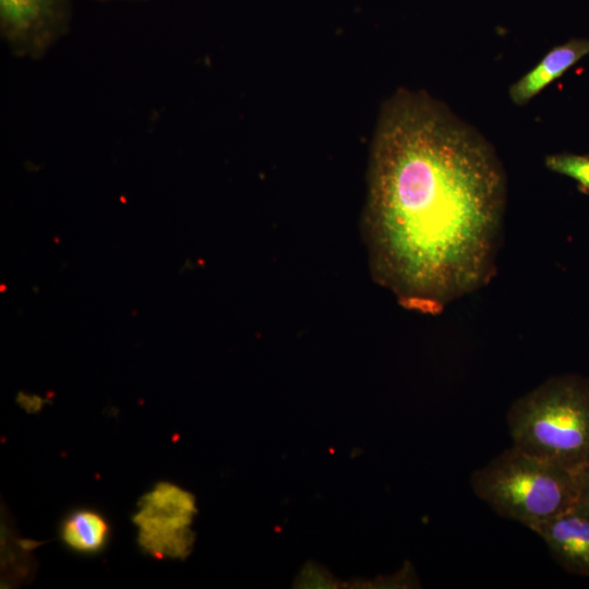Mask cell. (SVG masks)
I'll return each instance as SVG.
<instances>
[{
    "instance_id": "obj_2",
    "label": "cell",
    "mask_w": 589,
    "mask_h": 589,
    "mask_svg": "<svg viewBox=\"0 0 589 589\" xmlns=\"http://www.w3.org/2000/svg\"><path fill=\"white\" fill-rule=\"evenodd\" d=\"M513 446L577 471L589 465V378L554 375L513 402Z\"/></svg>"
},
{
    "instance_id": "obj_1",
    "label": "cell",
    "mask_w": 589,
    "mask_h": 589,
    "mask_svg": "<svg viewBox=\"0 0 589 589\" xmlns=\"http://www.w3.org/2000/svg\"><path fill=\"white\" fill-rule=\"evenodd\" d=\"M506 176L493 147L443 103L399 89L374 132L363 211L373 277L435 315L495 276Z\"/></svg>"
},
{
    "instance_id": "obj_10",
    "label": "cell",
    "mask_w": 589,
    "mask_h": 589,
    "mask_svg": "<svg viewBox=\"0 0 589 589\" xmlns=\"http://www.w3.org/2000/svg\"><path fill=\"white\" fill-rule=\"evenodd\" d=\"M577 501L575 508L589 516V465L576 471Z\"/></svg>"
},
{
    "instance_id": "obj_7",
    "label": "cell",
    "mask_w": 589,
    "mask_h": 589,
    "mask_svg": "<svg viewBox=\"0 0 589 589\" xmlns=\"http://www.w3.org/2000/svg\"><path fill=\"white\" fill-rule=\"evenodd\" d=\"M588 55L589 38H572L553 47L530 71L509 87L510 100L517 106L528 104Z\"/></svg>"
},
{
    "instance_id": "obj_6",
    "label": "cell",
    "mask_w": 589,
    "mask_h": 589,
    "mask_svg": "<svg viewBox=\"0 0 589 589\" xmlns=\"http://www.w3.org/2000/svg\"><path fill=\"white\" fill-rule=\"evenodd\" d=\"M528 528L548 545L567 572L589 576V516L575 507Z\"/></svg>"
},
{
    "instance_id": "obj_9",
    "label": "cell",
    "mask_w": 589,
    "mask_h": 589,
    "mask_svg": "<svg viewBox=\"0 0 589 589\" xmlns=\"http://www.w3.org/2000/svg\"><path fill=\"white\" fill-rule=\"evenodd\" d=\"M545 167L558 175L568 177L577 182L582 192H589V156L572 153L548 155Z\"/></svg>"
},
{
    "instance_id": "obj_3",
    "label": "cell",
    "mask_w": 589,
    "mask_h": 589,
    "mask_svg": "<svg viewBox=\"0 0 589 589\" xmlns=\"http://www.w3.org/2000/svg\"><path fill=\"white\" fill-rule=\"evenodd\" d=\"M470 482L495 513L526 527L574 508L577 501L576 471L516 446L476 470Z\"/></svg>"
},
{
    "instance_id": "obj_5",
    "label": "cell",
    "mask_w": 589,
    "mask_h": 589,
    "mask_svg": "<svg viewBox=\"0 0 589 589\" xmlns=\"http://www.w3.org/2000/svg\"><path fill=\"white\" fill-rule=\"evenodd\" d=\"M70 0H0V29L11 53L37 60L65 34Z\"/></svg>"
},
{
    "instance_id": "obj_4",
    "label": "cell",
    "mask_w": 589,
    "mask_h": 589,
    "mask_svg": "<svg viewBox=\"0 0 589 589\" xmlns=\"http://www.w3.org/2000/svg\"><path fill=\"white\" fill-rule=\"evenodd\" d=\"M197 513L195 497L175 484L158 483L139 502L133 521L139 543L157 558H184L193 548L191 529Z\"/></svg>"
},
{
    "instance_id": "obj_8",
    "label": "cell",
    "mask_w": 589,
    "mask_h": 589,
    "mask_svg": "<svg viewBox=\"0 0 589 589\" xmlns=\"http://www.w3.org/2000/svg\"><path fill=\"white\" fill-rule=\"evenodd\" d=\"M61 536L67 545L80 552H94L106 542L108 525L93 510H79L67 518Z\"/></svg>"
}]
</instances>
